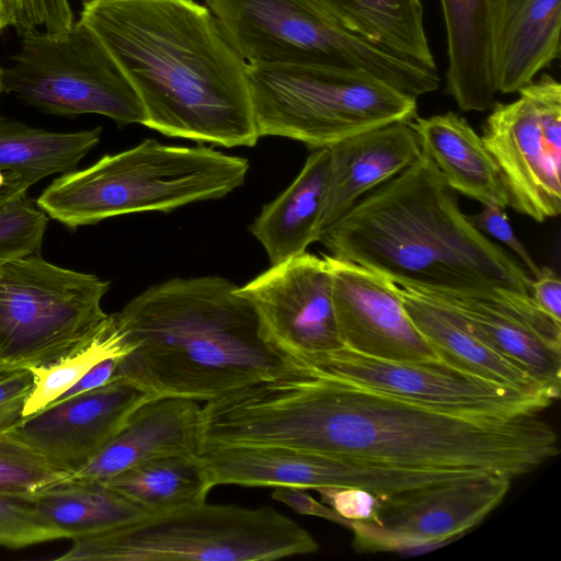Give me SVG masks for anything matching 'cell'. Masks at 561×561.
<instances>
[{"mask_svg":"<svg viewBox=\"0 0 561 561\" xmlns=\"http://www.w3.org/2000/svg\"><path fill=\"white\" fill-rule=\"evenodd\" d=\"M204 445L278 446L383 466L515 479L560 453L537 414H462L298 364L203 405Z\"/></svg>","mask_w":561,"mask_h":561,"instance_id":"6da1fadb","label":"cell"},{"mask_svg":"<svg viewBox=\"0 0 561 561\" xmlns=\"http://www.w3.org/2000/svg\"><path fill=\"white\" fill-rule=\"evenodd\" d=\"M165 136L227 148L257 134L248 64L211 11L194 0H85L80 13Z\"/></svg>","mask_w":561,"mask_h":561,"instance_id":"7a4b0ae2","label":"cell"},{"mask_svg":"<svg viewBox=\"0 0 561 561\" xmlns=\"http://www.w3.org/2000/svg\"><path fill=\"white\" fill-rule=\"evenodd\" d=\"M319 242L400 287L436 295L530 294L531 279L465 215L433 161L422 156L359 198Z\"/></svg>","mask_w":561,"mask_h":561,"instance_id":"3957f363","label":"cell"},{"mask_svg":"<svg viewBox=\"0 0 561 561\" xmlns=\"http://www.w3.org/2000/svg\"><path fill=\"white\" fill-rule=\"evenodd\" d=\"M116 313L131 351L114 377L152 398L207 402L297 365L267 337L239 286L220 276L152 285Z\"/></svg>","mask_w":561,"mask_h":561,"instance_id":"277c9868","label":"cell"},{"mask_svg":"<svg viewBox=\"0 0 561 561\" xmlns=\"http://www.w3.org/2000/svg\"><path fill=\"white\" fill-rule=\"evenodd\" d=\"M249 168L245 158L211 147L145 139L88 168L61 174L36 204L49 218L73 230L116 216L170 213L225 197L243 185Z\"/></svg>","mask_w":561,"mask_h":561,"instance_id":"5b68a950","label":"cell"},{"mask_svg":"<svg viewBox=\"0 0 561 561\" xmlns=\"http://www.w3.org/2000/svg\"><path fill=\"white\" fill-rule=\"evenodd\" d=\"M57 561H271L312 553L311 534L271 506L206 501L72 539Z\"/></svg>","mask_w":561,"mask_h":561,"instance_id":"8992f818","label":"cell"},{"mask_svg":"<svg viewBox=\"0 0 561 561\" xmlns=\"http://www.w3.org/2000/svg\"><path fill=\"white\" fill-rule=\"evenodd\" d=\"M257 134L312 149L416 116L415 98L377 76L337 65H248Z\"/></svg>","mask_w":561,"mask_h":561,"instance_id":"52a82bcc","label":"cell"},{"mask_svg":"<svg viewBox=\"0 0 561 561\" xmlns=\"http://www.w3.org/2000/svg\"><path fill=\"white\" fill-rule=\"evenodd\" d=\"M248 65H337L366 70L417 99L439 87L437 69L342 25L312 0H205Z\"/></svg>","mask_w":561,"mask_h":561,"instance_id":"ba28073f","label":"cell"},{"mask_svg":"<svg viewBox=\"0 0 561 561\" xmlns=\"http://www.w3.org/2000/svg\"><path fill=\"white\" fill-rule=\"evenodd\" d=\"M110 283L39 254L0 263V374L49 365L82 347L107 313Z\"/></svg>","mask_w":561,"mask_h":561,"instance_id":"9c48e42d","label":"cell"},{"mask_svg":"<svg viewBox=\"0 0 561 561\" xmlns=\"http://www.w3.org/2000/svg\"><path fill=\"white\" fill-rule=\"evenodd\" d=\"M2 92L42 112L99 114L118 126L144 124L140 100L100 37L80 20L61 34L34 28L21 35Z\"/></svg>","mask_w":561,"mask_h":561,"instance_id":"30bf717a","label":"cell"},{"mask_svg":"<svg viewBox=\"0 0 561 561\" xmlns=\"http://www.w3.org/2000/svg\"><path fill=\"white\" fill-rule=\"evenodd\" d=\"M511 103H495L482 140L494 159L508 206L543 222L561 211V84L541 76Z\"/></svg>","mask_w":561,"mask_h":561,"instance_id":"8fae6325","label":"cell"},{"mask_svg":"<svg viewBox=\"0 0 561 561\" xmlns=\"http://www.w3.org/2000/svg\"><path fill=\"white\" fill-rule=\"evenodd\" d=\"M313 370L445 411L497 417L538 414L554 400L539 390L497 383L442 360L394 362L348 348L302 362Z\"/></svg>","mask_w":561,"mask_h":561,"instance_id":"7c38bea8","label":"cell"},{"mask_svg":"<svg viewBox=\"0 0 561 561\" xmlns=\"http://www.w3.org/2000/svg\"><path fill=\"white\" fill-rule=\"evenodd\" d=\"M239 293L254 307L267 337L295 362L344 347L324 254L305 252L271 265Z\"/></svg>","mask_w":561,"mask_h":561,"instance_id":"4fadbf2b","label":"cell"},{"mask_svg":"<svg viewBox=\"0 0 561 561\" xmlns=\"http://www.w3.org/2000/svg\"><path fill=\"white\" fill-rule=\"evenodd\" d=\"M324 256L332 273L334 312L345 348L386 360H438L407 314L398 285L358 264Z\"/></svg>","mask_w":561,"mask_h":561,"instance_id":"5bb4252c","label":"cell"},{"mask_svg":"<svg viewBox=\"0 0 561 561\" xmlns=\"http://www.w3.org/2000/svg\"><path fill=\"white\" fill-rule=\"evenodd\" d=\"M150 397L123 378L56 400L9 431L54 467L73 473L85 465Z\"/></svg>","mask_w":561,"mask_h":561,"instance_id":"9a60e30c","label":"cell"},{"mask_svg":"<svg viewBox=\"0 0 561 561\" xmlns=\"http://www.w3.org/2000/svg\"><path fill=\"white\" fill-rule=\"evenodd\" d=\"M199 460L210 485L359 488L386 491L389 468L344 457L278 446L204 445Z\"/></svg>","mask_w":561,"mask_h":561,"instance_id":"2e32d148","label":"cell"},{"mask_svg":"<svg viewBox=\"0 0 561 561\" xmlns=\"http://www.w3.org/2000/svg\"><path fill=\"white\" fill-rule=\"evenodd\" d=\"M430 295L454 308L483 342L559 398L561 322L542 312L530 294L499 289L489 295Z\"/></svg>","mask_w":561,"mask_h":561,"instance_id":"e0dca14e","label":"cell"},{"mask_svg":"<svg viewBox=\"0 0 561 561\" xmlns=\"http://www.w3.org/2000/svg\"><path fill=\"white\" fill-rule=\"evenodd\" d=\"M510 486V478L484 473L383 495L370 523L385 537L448 543L478 525Z\"/></svg>","mask_w":561,"mask_h":561,"instance_id":"ac0fdd59","label":"cell"},{"mask_svg":"<svg viewBox=\"0 0 561 561\" xmlns=\"http://www.w3.org/2000/svg\"><path fill=\"white\" fill-rule=\"evenodd\" d=\"M203 405L178 397H153L71 479L105 481L144 461L197 456L203 448Z\"/></svg>","mask_w":561,"mask_h":561,"instance_id":"d6986e66","label":"cell"},{"mask_svg":"<svg viewBox=\"0 0 561 561\" xmlns=\"http://www.w3.org/2000/svg\"><path fill=\"white\" fill-rule=\"evenodd\" d=\"M561 0H493L490 34L495 92L514 93L560 57Z\"/></svg>","mask_w":561,"mask_h":561,"instance_id":"ffe728a7","label":"cell"},{"mask_svg":"<svg viewBox=\"0 0 561 561\" xmlns=\"http://www.w3.org/2000/svg\"><path fill=\"white\" fill-rule=\"evenodd\" d=\"M328 149L330 176L320 237L365 194L409 168L422 156L419 139L405 122L357 134Z\"/></svg>","mask_w":561,"mask_h":561,"instance_id":"44dd1931","label":"cell"},{"mask_svg":"<svg viewBox=\"0 0 561 561\" xmlns=\"http://www.w3.org/2000/svg\"><path fill=\"white\" fill-rule=\"evenodd\" d=\"M404 310L438 359L468 374L526 390L549 391L476 335L463 317L436 297L398 286Z\"/></svg>","mask_w":561,"mask_h":561,"instance_id":"7402d4cb","label":"cell"},{"mask_svg":"<svg viewBox=\"0 0 561 561\" xmlns=\"http://www.w3.org/2000/svg\"><path fill=\"white\" fill-rule=\"evenodd\" d=\"M422 152L456 192L482 205L508 206L499 168L482 138L461 116L447 112L409 122Z\"/></svg>","mask_w":561,"mask_h":561,"instance_id":"603a6c76","label":"cell"},{"mask_svg":"<svg viewBox=\"0 0 561 561\" xmlns=\"http://www.w3.org/2000/svg\"><path fill=\"white\" fill-rule=\"evenodd\" d=\"M329 176V149H312L291 184L263 206L250 232L264 248L271 265L300 255L319 241Z\"/></svg>","mask_w":561,"mask_h":561,"instance_id":"cb8c5ba5","label":"cell"},{"mask_svg":"<svg viewBox=\"0 0 561 561\" xmlns=\"http://www.w3.org/2000/svg\"><path fill=\"white\" fill-rule=\"evenodd\" d=\"M439 1L447 38V92L462 111H489L496 103L490 64L493 0Z\"/></svg>","mask_w":561,"mask_h":561,"instance_id":"d4e9b609","label":"cell"},{"mask_svg":"<svg viewBox=\"0 0 561 561\" xmlns=\"http://www.w3.org/2000/svg\"><path fill=\"white\" fill-rule=\"evenodd\" d=\"M27 500L44 522L70 540L130 523L146 514L105 483L94 480L67 478Z\"/></svg>","mask_w":561,"mask_h":561,"instance_id":"484cf974","label":"cell"},{"mask_svg":"<svg viewBox=\"0 0 561 561\" xmlns=\"http://www.w3.org/2000/svg\"><path fill=\"white\" fill-rule=\"evenodd\" d=\"M346 28L404 58L437 69L421 0H312Z\"/></svg>","mask_w":561,"mask_h":561,"instance_id":"4316f807","label":"cell"},{"mask_svg":"<svg viewBox=\"0 0 561 561\" xmlns=\"http://www.w3.org/2000/svg\"><path fill=\"white\" fill-rule=\"evenodd\" d=\"M102 482L148 515L206 501L213 489L198 455L150 459Z\"/></svg>","mask_w":561,"mask_h":561,"instance_id":"83f0119b","label":"cell"},{"mask_svg":"<svg viewBox=\"0 0 561 561\" xmlns=\"http://www.w3.org/2000/svg\"><path fill=\"white\" fill-rule=\"evenodd\" d=\"M102 128L57 133L0 116V170L28 178L34 184L65 174L99 144Z\"/></svg>","mask_w":561,"mask_h":561,"instance_id":"f1b7e54d","label":"cell"},{"mask_svg":"<svg viewBox=\"0 0 561 561\" xmlns=\"http://www.w3.org/2000/svg\"><path fill=\"white\" fill-rule=\"evenodd\" d=\"M130 351L131 345L117 313H107L82 347L55 363L28 369L33 376V387L24 404L23 417L57 400L98 363L112 357H124Z\"/></svg>","mask_w":561,"mask_h":561,"instance_id":"f546056e","label":"cell"},{"mask_svg":"<svg viewBox=\"0 0 561 561\" xmlns=\"http://www.w3.org/2000/svg\"><path fill=\"white\" fill-rule=\"evenodd\" d=\"M69 476L10 431L0 434V494L27 499Z\"/></svg>","mask_w":561,"mask_h":561,"instance_id":"4dcf8cb0","label":"cell"},{"mask_svg":"<svg viewBox=\"0 0 561 561\" xmlns=\"http://www.w3.org/2000/svg\"><path fill=\"white\" fill-rule=\"evenodd\" d=\"M26 193L0 204V263L41 253L49 217Z\"/></svg>","mask_w":561,"mask_h":561,"instance_id":"1f68e13d","label":"cell"},{"mask_svg":"<svg viewBox=\"0 0 561 561\" xmlns=\"http://www.w3.org/2000/svg\"><path fill=\"white\" fill-rule=\"evenodd\" d=\"M60 539L68 538L44 522L26 497L0 494V547L21 549Z\"/></svg>","mask_w":561,"mask_h":561,"instance_id":"d6a6232c","label":"cell"},{"mask_svg":"<svg viewBox=\"0 0 561 561\" xmlns=\"http://www.w3.org/2000/svg\"><path fill=\"white\" fill-rule=\"evenodd\" d=\"M314 490L322 503L353 522L375 520L383 496L359 488L320 486Z\"/></svg>","mask_w":561,"mask_h":561,"instance_id":"836d02e7","label":"cell"},{"mask_svg":"<svg viewBox=\"0 0 561 561\" xmlns=\"http://www.w3.org/2000/svg\"><path fill=\"white\" fill-rule=\"evenodd\" d=\"M481 211L468 215L471 224L483 234H490L511 249L524 263L525 267L537 277L540 267L531 259L529 252L516 237L504 208L497 205H483Z\"/></svg>","mask_w":561,"mask_h":561,"instance_id":"e575fe53","label":"cell"},{"mask_svg":"<svg viewBox=\"0 0 561 561\" xmlns=\"http://www.w3.org/2000/svg\"><path fill=\"white\" fill-rule=\"evenodd\" d=\"M33 387L28 369L0 374V434L12 428L22 417L26 398Z\"/></svg>","mask_w":561,"mask_h":561,"instance_id":"d590c367","label":"cell"},{"mask_svg":"<svg viewBox=\"0 0 561 561\" xmlns=\"http://www.w3.org/2000/svg\"><path fill=\"white\" fill-rule=\"evenodd\" d=\"M272 497L301 515H311L328 519L344 527H347L350 520L336 514L331 507L314 500L307 489L293 486H278L272 493Z\"/></svg>","mask_w":561,"mask_h":561,"instance_id":"8d00e7d4","label":"cell"},{"mask_svg":"<svg viewBox=\"0 0 561 561\" xmlns=\"http://www.w3.org/2000/svg\"><path fill=\"white\" fill-rule=\"evenodd\" d=\"M530 297L542 312L561 322V282L553 270L540 268L539 275L531 280Z\"/></svg>","mask_w":561,"mask_h":561,"instance_id":"74e56055","label":"cell"},{"mask_svg":"<svg viewBox=\"0 0 561 561\" xmlns=\"http://www.w3.org/2000/svg\"><path fill=\"white\" fill-rule=\"evenodd\" d=\"M121 358L122 357H112L98 363L57 400L67 399L69 397L99 388L110 382L115 378V371Z\"/></svg>","mask_w":561,"mask_h":561,"instance_id":"f35d334b","label":"cell"},{"mask_svg":"<svg viewBox=\"0 0 561 561\" xmlns=\"http://www.w3.org/2000/svg\"><path fill=\"white\" fill-rule=\"evenodd\" d=\"M33 184L28 178L20 173L0 170V204L18 194L27 192Z\"/></svg>","mask_w":561,"mask_h":561,"instance_id":"ab89813d","label":"cell"},{"mask_svg":"<svg viewBox=\"0 0 561 561\" xmlns=\"http://www.w3.org/2000/svg\"><path fill=\"white\" fill-rule=\"evenodd\" d=\"M0 26L4 30L11 26L10 13L7 4V0H0Z\"/></svg>","mask_w":561,"mask_h":561,"instance_id":"60d3db41","label":"cell"},{"mask_svg":"<svg viewBox=\"0 0 561 561\" xmlns=\"http://www.w3.org/2000/svg\"><path fill=\"white\" fill-rule=\"evenodd\" d=\"M1 79H2V68L0 67V93L2 92Z\"/></svg>","mask_w":561,"mask_h":561,"instance_id":"b9f144b4","label":"cell"},{"mask_svg":"<svg viewBox=\"0 0 561 561\" xmlns=\"http://www.w3.org/2000/svg\"><path fill=\"white\" fill-rule=\"evenodd\" d=\"M3 31V28L0 26V33Z\"/></svg>","mask_w":561,"mask_h":561,"instance_id":"7bdbcfd3","label":"cell"},{"mask_svg":"<svg viewBox=\"0 0 561 561\" xmlns=\"http://www.w3.org/2000/svg\"><path fill=\"white\" fill-rule=\"evenodd\" d=\"M82 1H85V0H82Z\"/></svg>","mask_w":561,"mask_h":561,"instance_id":"ee69618b","label":"cell"}]
</instances>
